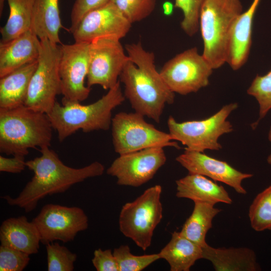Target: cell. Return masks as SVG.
Wrapping results in <instances>:
<instances>
[{"label": "cell", "instance_id": "21", "mask_svg": "<svg viewBox=\"0 0 271 271\" xmlns=\"http://www.w3.org/2000/svg\"><path fill=\"white\" fill-rule=\"evenodd\" d=\"M203 258L210 261L216 271H256L260 269L254 251L246 247L202 248Z\"/></svg>", "mask_w": 271, "mask_h": 271}, {"label": "cell", "instance_id": "24", "mask_svg": "<svg viewBox=\"0 0 271 271\" xmlns=\"http://www.w3.org/2000/svg\"><path fill=\"white\" fill-rule=\"evenodd\" d=\"M62 28L59 0H35L31 29L39 39L61 44L59 31Z\"/></svg>", "mask_w": 271, "mask_h": 271}, {"label": "cell", "instance_id": "5", "mask_svg": "<svg viewBox=\"0 0 271 271\" xmlns=\"http://www.w3.org/2000/svg\"><path fill=\"white\" fill-rule=\"evenodd\" d=\"M242 13L240 0H205L200 12L202 55L213 69L227 63L234 25Z\"/></svg>", "mask_w": 271, "mask_h": 271}, {"label": "cell", "instance_id": "2", "mask_svg": "<svg viewBox=\"0 0 271 271\" xmlns=\"http://www.w3.org/2000/svg\"><path fill=\"white\" fill-rule=\"evenodd\" d=\"M49 147L41 148L40 156L26 161L27 167L33 172L34 176L18 196L2 197L9 205L31 212L46 196L64 193L75 184L104 173V165L97 161L80 168L69 167Z\"/></svg>", "mask_w": 271, "mask_h": 271}, {"label": "cell", "instance_id": "6", "mask_svg": "<svg viewBox=\"0 0 271 271\" xmlns=\"http://www.w3.org/2000/svg\"><path fill=\"white\" fill-rule=\"evenodd\" d=\"M162 192L160 185L148 188L134 200L124 204L119 213L120 232L144 251L151 246L154 230L163 218Z\"/></svg>", "mask_w": 271, "mask_h": 271}, {"label": "cell", "instance_id": "38", "mask_svg": "<svg viewBox=\"0 0 271 271\" xmlns=\"http://www.w3.org/2000/svg\"><path fill=\"white\" fill-rule=\"evenodd\" d=\"M268 138V140L271 142V127L269 130ZM267 161L268 163L271 165V154L268 157Z\"/></svg>", "mask_w": 271, "mask_h": 271}, {"label": "cell", "instance_id": "34", "mask_svg": "<svg viewBox=\"0 0 271 271\" xmlns=\"http://www.w3.org/2000/svg\"><path fill=\"white\" fill-rule=\"evenodd\" d=\"M110 0H75L70 15V32L88 12L102 7Z\"/></svg>", "mask_w": 271, "mask_h": 271}, {"label": "cell", "instance_id": "28", "mask_svg": "<svg viewBox=\"0 0 271 271\" xmlns=\"http://www.w3.org/2000/svg\"><path fill=\"white\" fill-rule=\"evenodd\" d=\"M113 255L119 271H141L160 259L158 253L142 255L133 254L128 245H121L115 248Z\"/></svg>", "mask_w": 271, "mask_h": 271}, {"label": "cell", "instance_id": "1", "mask_svg": "<svg viewBox=\"0 0 271 271\" xmlns=\"http://www.w3.org/2000/svg\"><path fill=\"white\" fill-rule=\"evenodd\" d=\"M129 60L119 76L124 95L132 109L159 123L166 104L173 103L175 93L168 87L155 65V55L140 42L126 44Z\"/></svg>", "mask_w": 271, "mask_h": 271}, {"label": "cell", "instance_id": "11", "mask_svg": "<svg viewBox=\"0 0 271 271\" xmlns=\"http://www.w3.org/2000/svg\"><path fill=\"white\" fill-rule=\"evenodd\" d=\"M120 40L107 36L95 39L90 43L88 87L99 85L109 90L119 81L118 78L129 60Z\"/></svg>", "mask_w": 271, "mask_h": 271}, {"label": "cell", "instance_id": "14", "mask_svg": "<svg viewBox=\"0 0 271 271\" xmlns=\"http://www.w3.org/2000/svg\"><path fill=\"white\" fill-rule=\"evenodd\" d=\"M166 156L162 147H153L119 155L106 170L119 185L137 187L151 180L165 164Z\"/></svg>", "mask_w": 271, "mask_h": 271}, {"label": "cell", "instance_id": "29", "mask_svg": "<svg viewBox=\"0 0 271 271\" xmlns=\"http://www.w3.org/2000/svg\"><path fill=\"white\" fill-rule=\"evenodd\" d=\"M48 271H72L77 259L76 253L58 242L46 245Z\"/></svg>", "mask_w": 271, "mask_h": 271}, {"label": "cell", "instance_id": "7", "mask_svg": "<svg viewBox=\"0 0 271 271\" xmlns=\"http://www.w3.org/2000/svg\"><path fill=\"white\" fill-rule=\"evenodd\" d=\"M59 45L47 39L40 40L37 67L30 80L24 105L48 114L61 94L59 65Z\"/></svg>", "mask_w": 271, "mask_h": 271}, {"label": "cell", "instance_id": "37", "mask_svg": "<svg viewBox=\"0 0 271 271\" xmlns=\"http://www.w3.org/2000/svg\"><path fill=\"white\" fill-rule=\"evenodd\" d=\"M174 8V5L169 1L164 2L162 6L163 13L166 16H170L173 14Z\"/></svg>", "mask_w": 271, "mask_h": 271}, {"label": "cell", "instance_id": "3", "mask_svg": "<svg viewBox=\"0 0 271 271\" xmlns=\"http://www.w3.org/2000/svg\"><path fill=\"white\" fill-rule=\"evenodd\" d=\"M120 81L101 98L88 104L80 102L61 101L55 102L47 114L53 128L63 142L78 130L84 132L94 130H107L111 125L112 112L125 100Z\"/></svg>", "mask_w": 271, "mask_h": 271}, {"label": "cell", "instance_id": "33", "mask_svg": "<svg viewBox=\"0 0 271 271\" xmlns=\"http://www.w3.org/2000/svg\"><path fill=\"white\" fill-rule=\"evenodd\" d=\"M30 260V254L1 245V271H22L29 264Z\"/></svg>", "mask_w": 271, "mask_h": 271}, {"label": "cell", "instance_id": "31", "mask_svg": "<svg viewBox=\"0 0 271 271\" xmlns=\"http://www.w3.org/2000/svg\"><path fill=\"white\" fill-rule=\"evenodd\" d=\"M247 92L254 97L258 103L259 120L271 109V69L264 75H257Z\"/></svg>", "mask_w": 271, "mask_h": 271}, {"label": "cell", "instance_id": "35", "mask_svg": "<svg viewBox=\"0 0 271 271\" xmlns=\"http://www.w3.org/2000/svg\"><path fill=\"white\" fill-rule=\"evenodd\" d=\"M92 262L97 271H119L116 259L111 249H95Z\"/></svg>", "mask_w": 271, "mask_h": 271}, {"label": "cell", "instance_id": "9", "mask_svg": "<svg viewBox=\"0 0 271 271\" xmlns=\"http://www.w3.org/2000/svg\"><path fill=\"white\" fill-rule=\"evenodd\" d=\"M237 107V103L226 104L209 118L200 120L177 122L170 116L167 121L169 133L174 140L185 146V150L203 153L206 150H219V138L233 130L227 117Z\"/></svg>", "mask_w": 271, "mask_h": 271}, {"label": "cell", "instance_id": "27", "mask_svg": "<svg viewBox=\"0 0 271 271\" xmlns=\"http://www.w3.org/2000/svg\"><path fill=\"white\" fill-rule=\"evenodd\" d=\"M248 216L254 230H271V185L253 199L249 208Z\"/></svg>", "mask_w": 271, "mask_h": 271}, {"label": "cell", "instance_id": "18", "mask_svg": "<svg viewBox=\"0 0 271 271\" xmlns=\"http://www.w3.org/2000/svg\"><path fill=\"white\" fill-rule=\"evenodd\" d=\"M1 245L26 252L36 254L40 248L41 238L34 222L25 216L10 217L0 227Z\"/></svg>", "mask_w": 271, "mask_h": 271}, {"label": "cell", "instance_id": "4", "mask_svg": "<svg viewBox=\"0 0 271 271\" xmlns=\"http://www.w3.org/2000/svg\"><path fill=\"white\" fill-rule=\"evenodd\" d=\"M53 128L47 113L24 105L0 108V152L26 156L30 149L50 147Z\"/></svg>", "mask_w": 271, "mask_h": 271}, {"label": "cell", "instance_id": "36", "mask_svg": "<svg viewBox=\"0 0 271 271\" xmlns=\"http://www.w3.org/2000/svg\"><path fill=\"white\" fill-rule=\"evenodd\" d=\"M25 157L15 155L13 158L0 156V171L14 174L20 173L26 166Z\"/></svg>", "mask_w": 271, "mask_h": 271}, {"label": "cell", "instance_id": "16", "mask_svg": "<svg viewBox=\"0 0 271 271\" xmlns=\"http://www.w3.org/2000/svg\"><path fill=\"white\" fill-rule=\"evenodd\" d=\"M176 160L189 174L203 175L215 181L222 182L239 194L246 193L242 186V182L253 176L251 174L240 172L226 162L210 157L202 152L185 150L176 157Z\"/></svg>", "mask_w": 271, "mask_h": 271}, {"label": "cell", "instance_id": "22", "mask_svg": "<svg viewBox=\"0 0 271 271\" xmlns=\"http://www.w3.org/2000/svg\"><path fill=\"white\" fill-rule=\"evenodd\" d=\"M38 60L26 64L0 79V108L24 105Z\"/></svg>", "mask_w": 271, "mask_h": 271}, {"label": "cell", "instance_id": "25", "mask_svg": "<svg viewBox=\"0 0 271 271\" xmlns=\"http://www.w3.org/2000/svg\"><path fill=\"white\" fill-rule=\"evenodd\" d=\"M221 211L210 204L194 202L193 210L183 224L180 233L203 248L207 244L206 236L212 227L213 219Z\"/></svg>", "mask_w": 271, "mask_h": 271}, {"label": "cell", "instance_id": "10", "mask_svg": "<svg viewBox=\"0 0 271 271\" xmlns=\"http://www.w3.org/2000/svg\"><path fill=\"white\" fill-rule=\"evenodd\" d=\"M213 70L197 48L193 47L169 60L160 73L172 91L185 95L207 86Z\"/></svg>", "mask_w": 271, "mask_h": 271}, {"label": "cell", "instance_id": "30", "mask_svg": "<svg viewBox=\"0 0 271 271\" xmlns=\"http://www.w3.org/2000/svg\"><path fill=\"white\" fill-rule=\"evenodd\" d=\"M128 21L140 22L154 11L157 0H111Z\"/></svg>", "mask_w": 271, "mask_h": 271}, {"label": "cell", "instance_id": "20", "mask_svg": "<svg viewBox=\"0 0 271 271\" xmlns=\"http://www.w3.org/2000/svg\"><path fill=\"white\" fill-rule=\"evenodd\" d=\"M260 0H253L248 9L237 19L231 33L227 63L233 70L247 61L251 45L252 22Z\"/></svg>", "mask_w": 271, "mask_h": 271}, {"label": "cell", "instance_id": "26", "mask_svg": "<svg viewBox=\"0 0 271 271\" xmlns=\"http://www.w3.org/2000/svg\"><path fill=\"white\" fill-rule=\"evenodd\" d=\"M9 16L1 28V42H8L32 28L35 0H7Z\"/></svg>", "mask_w": 271, "mask_h": 271}, {"label": "cell", "instance_id": "17", "mask_svg": "<svg viewBox=\"0 0 271 271\" xmlns=\"http://www.w3.org/2000/svg\"><path fill=\"white\" fill-rule=\"evenodd\" d=\"M40 40L31 29L8 42L0 43V78L38 60Z\"/></svg>", "mask_w": 271, "mask_h": 271}, {"label": "cell", "instance_id": "8", "mask_svg": "<svg viewBox=\"0 0 271 271\" xmlns=\"http://www.w3.org/2000/svg\"><path fill=\"white\" fill-rule=\"evenodd\" d=\"M111 126L114 150L119 155L153 147L180 149L169 133L158 129L136 112L117 113Z\"/></svg>", "mask_w": 271, "mask_h": 271}, {"label": "cell", "instance_id": "15", "mask_svg": "<svg viewBox=\"0 0 271 271\" xmlns=\"http://www.w3.org/2000/svg\"><path fill=\"white\" fill-rule=\"evenodd\" d=\"M131 24L110 0L86 14L71 33L76 42L90 43L107 36L121 39L127 35Z\"/></svg>", "mask_w": 271, "mask_h": 271}, {"label": "cell", "instance_id": "39", "mask_svg": "<svg viewBox=\"0 0 271 271\" xmlns=\"http://www.w3.org/2000/svg\"><path fill=\"white\" fill-rule=\"evenodd\" d=\"M7 0H0V16H2L3 12L4 4L5 1Z\"/></svg>", "mask_w": 271, "mask_h": 271}, {"label": "cell", "instance_id": "12", "mask_svg": "<svg viewBox=\"0 0 271 271\" xmlns=\"http://www.w3.org/2000/svg\"><path fill=\"white\" fill-rule=\"evenodd\" d=\"M32 221L45 245L57 240L71 241L88 227V219L83 209L54 204L45 205Z\"/></svg>", "mask_w": 271, "mask_h": 271}, {"label": "cell", "instance_id": "23", "mask_svg": "<svg viewBox=\"0 0 271 271\" xmlns=\"http://www.w3.org/2000/svg\"><path fill=\"white\" fill-rule=\"evenodd\" d=\"M158 254L168 262L171 271H189L203 258L202 248L177 231L172 233L170 240Z\"/></svg>", "mask_w": 271, "mask_h": 271}, {"label": "cell", "instance_id": "32", "mask_svg": "<svg viewBox=\"0 0 271 271\" xmlns=\"http://www.w3.org/2000/svg\"><path fill=\"white\" fill-rule=\"evenodd\" d=\"M205 0H175L174 7L183 15L181 27L189 36H193L199 29V15Z\"/></svg>", "mask_w": 271, "mask_h": 271}, {"label": "cell", "instance_id": "19", "mask_svg": "<svg viewBox=\"0 0 271 271\" xmlns=\"http://www.w3.org/2000/svg\"><path fill=\"white\" fill-rule=\"evenodd\" d=\"M176 196L193 202H203L212 205L218 203L231 204L232 200L224 188L205 176L194 174L176 181Z\"/></svg>", "mask_w": 271, "mask_h": 271}, {"label": "cell", "instance_id": "13", "mask_svg": "<svg viewBox=\"0 0 271 271\" xmlns=\"http://www.w3.org/2000/svg\"><path fill=\"white\" fill-rule=\"evenodd\" d=\"M90 43L59 45V70L62 100L81 102L87 98L90 87L85 85L89 68Z\"/></svg>", "mask_w": 271, "mask_h": 271}]
</instances>
